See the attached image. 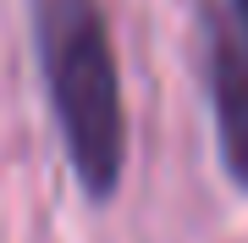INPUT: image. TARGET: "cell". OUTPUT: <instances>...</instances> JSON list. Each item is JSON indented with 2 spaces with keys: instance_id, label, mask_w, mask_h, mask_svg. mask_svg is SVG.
Returning a JSON list of instances; mask_svg holds the SVG:
<instances>
[{
  "instance_id": "1",
  "label": "cell",
  "mask_w": 248,
  "mask_h": 243,
  "mask_svg": "<svg viewBox=\"0 0 248 243\" xmlns=\"http://www.w3.org/2000/svg\"><path fill=\"white\" fill-rule=\"evenodd\" d=\"M28 22L61 155L83 199L105 205L127 171V94L110 17L99 0H28Z\"/></svg>"
},
{
  "instance_id": "2",
  "label": "cell",
  "mask_w": 248,
  "mask_h": 243,
  "mask_svg": "<svg viewBox=\"0 0 248 243\" xmlns=\"http://www.w3.org/2000/svg\"><path fill=\"white\" fill-rule=\"evenodd\" d=\"M199 28H204V89H210L221 171L248 194V39L226 22L215 0L199 6Z\"/></svg>"
},
{
  "instance_id": "3",
  "label": "cell",
  "mask_w": 248,
  "mask_h": 243,
  "mask_svg": "<svg viewBox=\"0 0 248 243\" xmlns=\"http://www.w3.org/2000/svg\"><path fill=\"white\" fill-rule=\"evenodd\" d=\"M215 6H221V11H226V22L248 39V0H215Z\"/></svg>"
}]
</instances>
